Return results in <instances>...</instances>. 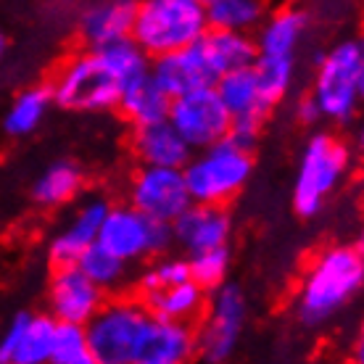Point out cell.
<instances>
[{"mask_svg":"<svg viewBox=\"0 0 364 364\" xmlns=\"http://www.w3.org/2000/svg\"><path fill=\"white\" fill-rule=\"evenodd\" d=\"M364 95V48L359 37H346L319 55L309 98L319 119L346 124L356 117Z\"/></svg>","mask_w":364,"mask_h":364,"instance_id":"2","label":"cell"},{"mask_svg":"<svg viewBox=\"0 0 364 364\" xmlns=\"http://www.w3.org/2000/svg\"><path fill=\"white\" fill-rule=\"evenodd\" d=\"M214 90L222 98L225 109L230 111L232 122H246V124H259L262 127L264 119L274 109V103L264 92L262 82H259L254 64L217 77Z\"/></svg>","mask_w":364,"mask_h":364,"instance_id":"15","label":"cell"},{"mask_svg":"<svg viewBox=\"0 0 364 364\" xmlns=\"http://www.w3.org/2000/svg\"><path fill=\"white\" fill-rule=\"evenodd\" d=\"M132 154L140 166H177L182 169L191 159L193 148L182 140L169 119L140 124L132 132Z\"/></svg>","mask_w":364,"mask_h":364,"instance_id":"19","label":"cell"},{"mask_svg":"<svg viewBox=\"0 0 364 364\" xmlns=\"http://www.w3.org/2000/svg\"><path fill=\"white\" fill-rule=\"evenodd\" d=\"M296 117L304 122V124H317V122H322L319 119V111L317 106H314V100L306 95V98H301L299 103H296Z\"/></svg>","mask_w":364,"mask_h":364,"instance_id":"34","label":"cell"},{"mask_svg":"<svg viewBox=\"0 0 364 364\" xmlns=\"http://www.w3.org/2000/svg\"><path fill=\"white\" fill-rule=\"evenodd\" d=\"M182 174L191 200L225 206L248 185L254 174V156L235 146L230 137H222L211 146L193 151L182 166Z\"/></svg>","mask_w":364,"mask_h":364,"instance_id":"4","label":"cell"},{"mask_svg":"<svg viewBox=\"0 0 364 364\" xmlns=\"http://www.w3.org/2000/svg\"><path fill=\"white\" fill-rule=\"evenodd\" d=\"M203 3H211V0H203Z\"/></svg>","mask_w":364,"mask_h":364,"instance_id":"36","label":"cell"},{"mask_svg":"<svg viewBox=\"0 0 364 364\" xmlns=\"http://www.w3.org/2000/svg\"><path fill=\"white\" fill-rule=\"evenodd\" d=\"M106 291L98 288L77 264L55 267L48 288V309L55 322L87 325L90 317L103 306Z\"/></svg>","mask_w":364,"mask_h":364,"instance_id":"12","label":"cell"},{"mask_svg":"<svg viewBox=\"0 0 364 364\" xmlns=\"http://www.w3.org/2000/svg\"><path fill=\"white\" fill-rule=\"evenodd\" d=\"M209 29L203 0H137L132 40L148 58L198 43Z\"/></svg>","mask_w":364,"mask_h":364,"instance_id":"3","label":"cell"},{"mask_svg":"<svg viewBox=\"0 0 364 364\" xmlns=\"http://www.w3.org/2000/svg\"><path fill=\"white\" fill-rule=\"evenodd\" d=\"M246 325V296L232 282H222L214 288L209 314L196 333V354L206 362H225L235 354Z\"/></svg>","mask_w":364,"mask_h":364,"instance_id":"9","label":"cell"},{"mask_svg":"<svg viewBox=\"0 0 364 364\" xmlns=\"http://www.w3.org/2000/svg\"><path fill=\"white\" fill-rule=\"evenodd\" d=\"M364 259L356 246H333L319 256L301 282L296 311L306 328H322L359 296Z\"/></svg>","mask_w":364,"mask_h":364,"instance_id":"1","label":"cell"},{"mask_svg":"<svg viewBox=\"0 0 364 364\" xmlns=\"http://www.w3.org/2000/svg\"><path fill=\"white\" fill-rule=\"evenodd\" d=\"M188 264H191V280L203 291H214L217 285L228 280L230 274V248L217 246L191 254Z\"/></svg>","mask_w":364,"mask_h":364,"instance_id":"32","label":"cell"},{"mask_svg":"<svg viewBox=\"0 0 364 364\" xmlns=\"http://www.w3.org/2000/svg\"><path fill=\"white\" fill-rule=\"evenodd\" d=\"M122 80L109 72L95 50L74 55L55 77L50 95L61 109L69 111H109L117 109Z\"/></svg>","mask_w":364,"mask_h":364,"instance_id":"8","label":"cell"},{"mask_svg":"<svg viewBox=\"0 0 364 364\" xmlns=\"http://www.w3.org/2000/svg\"><path fill=\"white\" fill-rule=\"evenodd\" d=\"M232 235V219L225 206L214 203H196L172 222L174 246H180L185 254H198L206 248L228 246Z\"/></svg>","mask_w":364,"mask_h":364,"instance_id":"14","label":"cell"},{"mask_svg":"<svg viewBox=\"0 0 364 364\" xmlns=\"http://www.w3.org/2000/svg\"><path fill=\"white\" fill-rule=\"evenodd\" d=\"M151 311L137 301H111L85 325L95 364H137Z\"/></svg>","mask_w":364,"mask_h":364,"instance_id":"6","label":"cell"},{"mask_svg":"<svg viewBox=\"0 0 364 364\" xmlns=\"http://www.w3.org/2000/svg\"><path fill=\"white\" fill-rule=\"evenodd\" d=\"M129 203L148 217L172 225L193 200L182 169L177 166H140L129 182Z\"/></svg>","mask_w":364,"mask_h":364,"instance_id":"11","label":"cell"},{"mask_svg":"<svg viewBox=\"0 0 364 364\" xmlns=\"http://www.w3.org/2000/svg\"><path fill=\"white\" fill-rule=\"evenodd\" d=\"M137 0H98L82 14L80 29L90 48L117 43L132 35Z\"/></svg>","mask_w":364,"mask_h":364,"instance_id":"23","label":"cell"},{"mask_svg":"<svg viewBox=\"0 0 364 364\" xmlns=\"http://www.w3.org/2000/svg\"><path fill=\"white\" fill-rule=\"evenodd\" d=\"M166 119L172 122V127L182 135V140L198 151L211 143H217L222 137H228L232 117L225 109L222 98L217 95L214 85L196 87L191 92H182L177 98L169 100V114Z\"/></svg>","mask_w":364,"mask_h":364,"instance_id":"10","label":"cell"},{"mask_svg":"<svg viewBox=\"0 0 364 364\" xmlns=\"http://www.w3.org/2000/svg\"><path fill=\"white\" fill-rule=\"evenodd\" d=\"M103 64L109 66V72L114 77L122 80V85L127 82L129 77L146 72L151 58L143 53V48L137 46L132 37H124V40H117V43H106V46H95L92 48Z\"/></svg>","mask_w":364,"mask_h":364,"instance_id":"30","label":"cell"},{"mask_svg":"<svg viewBox=\"0 0 364 364\" xmlns=\"http://www.w3.org/2000/svg\"><path fill=\"white\" fill-rule=\"evenodd\" d=\"M6 53H9V37L3 35V29H0V61L6 58Z\"/></svg>","mask_w":364,"mask_h":364,"instance_id":"35","label":"cell"},{"mask_svg":"<svg viewBox=\"0 0 364 364\" xmlns=\"http://www.w3.org/2000/svg\"><path fill=\"white\" fill-rule=\"evenodd\" d=\"M148 72H151L156 85L169 98H177L182 92L196 90V87L214 85V74L209 72V66H206V61H203V55H200L196 43L188 48H180V50H172V53L151 58Z\"/></svg>","mask_w":364,"mask_h":364,"instance_id":"17","label":"cell"},{"mask_svg":"<svg viewBox=\"0 0 364 364\" xmlns=\"http://www.w3.org/2000/svg\"><path fill=\"white\" fill-rule=\"evenodd\" d=\"M95 243L129 264L146 256L166 254L174 246V237L169 222H159L137 211L132 203H124V206H109Z\"/></svg>","mask_w":364,"mask_h":364,"instance_id":"7","label":"cell"},{"mask_svg":"<svg viewBox=\"0 0 364 364\" xmlns=\"http://www.w3.org/2000/svg\"><path fill=\"white\" fill-rule=\"evenodd\" d=\"M254 69L259 74V82H262L264 92L277 106L296 82L299 55H256Z\"/></svg>","mask_w":364,"mask_h":364,"instance_id":"28","label":"cell"},{"mask_svg":"<svg viewBox=\"0 0 364 364\" xmlns=\"http://www.w3.org/2000/svg\"><path fill=\"white\" fill-rule=\"evenodd\" d=\"M169 100L172 98L156 85V80L146 69V72L129 77L127 82L122 85L117 98V109L132 127H140V124H151V122L166 119Z\"/></svg>","mask_w":364,"mask_h":364,"instance_id":"22","label":"cell"},{"mask_svg":"<svg viewBox=\"0 0 364 364\" xmlns=\"http://www.w3.org/2000/svg\"><path fill=\"white\" fill-rule=\"evenodd\" d=\"M80 191H82V169L74 161H53L35 180L32 198L46 209H58L77 198Z\"/></svg>","mask_w":364,"mask_h":364,"instance_id":"25","label":"cell"},{"mask_svg":"<svg viewBox=\"0 0 364 364\" xmlns=\"http://www.w3.org/2000/svg\"><path fill=\"white\" fill-rule=\"evenodd\" d=\"M146 293V309L156 317L177 319V322H191L203 309V288H198L193 280L174 282L164 288H151Z\"/></svg>","mask_w":364,"mask_h":364,"instance_id":"24","label":"cell"},{"mask_svg":"<svg viewBox=\"0 0 364 364\" xmlns=\"http://www.w3.org/2000/svg\"><path fill=\"white\" fill-rule=\"evenodd\" d=\"M196 46H198L203 61L209 66V72L214 74V82L222 74L251 66L256 61V43L251 32H232V29L209 27Z\"/></svg>","mask_w":364,"mask_h":364,"instance_id":"21","label":"cell"},{"mask_svg":"<svg viewBox=\"0 0 364 364\" xmlns=\"http://www.w3.org/2000/svg\"><path fill=\"white\" fill-rule=\"evenodd\" d=\"M191 280V264L182 256H164L159 259L143 277H140V288L151 291V288H164V285H174V282Z\"/></svg>","mask_w":364,"mask_h":364,"instance_id":"33","label":"cell"},{"mask_svg":"<svg viewBox=\"0 0 364 364\" xmlns=\"http://www.w3.org/2000/svg\"><path fill=\"white\" fill-rule=\"evenodd\" d=\"M351 169V151L341 137L317 132L304 146L293 182V209L304 219L317 217Z\"/></svg>","mask_w":364,"mask_h":364,"instance_id":"5","label":"cell"},{"mask_svg":"<svg viewBox=\"0 0 364 364\" xmlns=\"http://www.w3.org/2000/svg\"><path fill=\"white\" fill-rule=\"evenodd\" d=\"M269 14V0H211L206 3V18L214 29L254 32Z\"/></svg>","mask_w":364,"mask_h":364,"instance_id":"26","label":"cell"},{"mask_svg":"<svg viewBox=\"0 0 364 364\" xmlns=\"http://www.w3.org/2000/svg\"><path fill=\"white\" fill-rule=\"evenodd\" d=\"M50 364H95L90 354V341L85 325L77 322H55Z\"/></svg>","mask_w":364,"mask_h":364,"instance_id":"31","label":"cell"},{"mask_svg":"<svg viewBox=\"0 0 364 364\" xmlns=\"http://www.w3.org/2000/svg\"><path fill=\"white\" fill-rule=\"evenodd\" d=\"M254 32L256 55H299L301 43L309 32V14L288 6L267 14Z\"/></svg>","mask_w":364,"mask_h":364,"instance_id":"20","label":"cell"},{"mask_svg":"<svg viewBox=\"0 0 364 364\" xmlns=\"http://www.w3.org/2000/svg\"><path fill=\"white\" fill-rule=\"evenodd\" d=\"M196 356V330L188 322L151 314L137 364H185Z\"/></svg>","mask_w":364,"mask_h":364,"instance_id":"18","label":"cell"},{"mask_svg":"<svg viewBox=\"0 0 364 364\" xmlns=\"http://www.w3.org/2000/svg\"><path fill=\"white\" fill-rule=\"evenodd\" d=\"M74 264L80 267V269H82L98 288H103V291H114L117 285H122L124 274H127V262H122L119 256L106 251L100 243H92V246L85 248Z\"/></svg>","mask_w":364,"mask_h":364,"instance_id":"29","label":"cell"},{"mask_svg":"<svg viewBox=\"0 0 364 364\" xmlns=\"http://www.w3.org/2000/svg\"><path fill=\"white\" fill-rule=\"evenodd\" d=\"M53 103L50 87H29V90L18 92L16 100L11 103V109L6 111L3 127L11 137H27L32 135L43 119L48 117V109Z\"/></svg>","mask_w":364,"mask_h":364,"instance_id":"27","label":"cell"},{"mask_svg":"<svg viewBox=\"0 0 364 364\" xmlns=\"http://www.w3.org/2000/svg\"><path fill=\"white\" fill-rule=\"evenodd\" d=\"M109 206V200L100 198V196H90L77 206V211L66 222V228L58 235H53L50 246H48V256L55 267L74 264L85 248L98 240V230L103 225Z\"/></svg>","mask_w":364,"mask_h":364,"instance_id":"16","label":"cell"},{"mask_svg":"<svg viewBox=\"0 0 364 364\" xmlns=\"http://www.w3.org/2000/svg\"><path fill=\"white\" fill-rule=\"evenodd\" d=\"M55 319L21 311L0 336V364H48L53 351Z\"/></svg>","mask_w":364,"mask_h":364,"instance_id":"13","label":"cell"}]
</instances>
